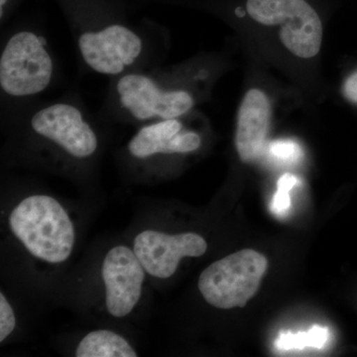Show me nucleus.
<instances>
[{"instance_id": "1", "label": "nucleus", "mask_w": 357, "mask_h": 357, "mask_svg": "<svg viewBox=\"0 0 357 357\" xmlns=\"http://www.w3.org/2000/svg\"><path fill=\"white\" fill-rule=\"evenodd\" d=\"M9 227L34 257L58 264L69 259L76 241L74 225L57 199L34 195L20 202Z\"/></svg>"}, {"instance_id": "2", "label": "nucleus", "mask_w": 357, "mask_h": 357, "mask_svg": "<svg viewBox=\"0 0 357 357\" xmlns=\"http://www.w3.org/2000/svg\"><path fill=\"white\" fill-rule=\"evenodd\" d=\"M267 268V258L261 253L253 249L237 251L202 272L199 292L218 309L243 307L257 293Z\"/></svg>"}, {"instance_id": "3", "label": "nucleus", "mask_w": 357, "mask_h": 357, "mask_svg": "<svg viewBox=\"0 0 357 357\" xmlns=\"http://www.w3.org/2000/svg\"><path fill=\"white\" fill-rule=\"evenodd\" d=\"M53 77V61L43 40L35 33H16L0 58V86L6 95L31 96L48 88Z\"/></svg>"}, {"instance_id": "4", "label": "nucleus", "mask_w": 357, "mask_h": 357, "mask_svg": "<svg viewBox=\"0 0 357 357\" xmlns=\"http://www.w3.org/2000/svg\"><path fill=\"white\" fill-rule=\"evenodd\" d=\"M248 13L263 25H281L280 39L300 58L314 57L321 49L323 25L305 0H248Z\"/></svg>"}, {"instance_id": "5", "label": "nucleus", "mask_w": 357, "mask_h": 357, "mask_svg": "<svg viewBox=\"0 0 357 357\" xmlns=\"http://www.w3.org/2000/svg\"><path fill=\"white\" fill-rule=\"evenodd\" d=\"M116 91L122 107L138 121L178 119L194 105L187 91H166L142 74L121 77Z\"/></svg>"}, {"instance_id": "6", "label": "nucleus", "mask_w": 357, "mask_h": 357, "mask_svg": "<svg viewBox=\"0 0 357 357\" xmlns=\"http://www.w3.org/2000/svg\"><path fill=\"white\" fill-rule=\"evenodd\" d=\"M79 50L91 69L98 74L116 76L139 57L142 40L126 26L110 25L83 33L79 38Z\"/></svg>"}, {"instance_id": "7", "label": "nucleus", "mask_w": 357, "mask_h": 357, "mask_svg": "<svg viewBox=\"0 0 357 357\" xmlns=\"http://www.w3.org/2000/svg\"><path fill=\"white\" fill-rule=\"evenodd\" d=\"M33 131L56 143L75 158H88L98 146V136L81 110L69 103H55L35 112Z\"/></svg>"}, {"instance_id": "8", "label": "nucleus", "mask_w": 357, "mask_h": 357, "mask_svg": "<svg viewBox=\"0 0 357 357\" xmlns=\"http://www.w3.org/2000/svg\"><path fill=\"white\" fill-rule=\"evenodd\" d=\"M206 249V241L194 232L167 234L148 229L138 234L133 243L134 252L145 271L159 279L172 276L183 258L199 257Z\"/></svg>"}, {"instance_id": "9", "label": "nucleus", "mask_w": 357, "mask_h": 357, "mask_svg": "<svg viewBox=\"0 0 357 357\" xmlns=\"http://www.w3.org/2000/svg\"><path fill=\"white\" fill-rule=\"evenodd\" d=\"M145 269L133 249L117 245L103 259L102 276L105 287V306L115 318L133 311L142 294Z\"/></svg>"}, {"instance_id": "10", "label": "nucleus", "mask_w": 357, "mask_h": 357, "mask_svg": "<svg viewBox=\"0 0 357 357\" xmlns=\"http://www.w3.org/2000/svg\"><path fill=\"white\" fill-rule=\"evenodd\" d=\"M177 119H161L140 129L128 144V150L137 159L157 154L189 153L201 146V137L195 132H183Z\"/></svg>"}, {"instance_id": "11", "label": "nucleus", "mask_w": 357, "mask_h": 357, "mask_svg": "<svg viewBox=\"0 0 357 357\" xmlns=\"http://www.w3.org/2000/svg\"><path fill=\"white\" fill-rule=\"evenodd\" d=\"M269 102L259 89H250L238 112L236 144L243 162H252L261 153L269 128Z\"/></svg>"}, {"instance_id": "12", "label": "nucleus", "mask_w": 357, "mask_h": 357, "mask_svg": "<svg viewBox=\"0 0 357 357\" xmlns=\"http://www.w3.org/2000/svg\"><path fill=\"white\" fill-rule=\"evenodd\" d=\"M77 357H136L137 354L121 335L109 330L93 331L83 337Z\"/></svg>"}, {"instance_id": "13", "label": "nucleus", "mask_w": 357, "mask_h": 357, "mask_svg": "<svg viewBox=\"0 0 357 357\" xmlns=\"http://www.w3.org/2000/svg\"><path fill=\"white\" fill-rule=\"evenodd\" d=\"M328 330L323 326H314L307 332L298 333H281L276 342V347L284 351L289 349H304V347H316L323 349L328 342Z\"/></svg>"}, {"instance_id": "14", "label": "nucleus", "mask_w": 357, "mask_h": 357, "mask_svg": "<svg viewBox=\"0 0 357 357\" xmlns=\"http://www.w3.org/2000/svg\"><path fill=\"white\" fill-rule=\"evenodd\" d=\"M298 180L292 174H285L277 183V192L271 204V210L278 217H284L291 208L290 191Z\"/></svg>"}, {"instance_id": "15", "label": "nucleus", "mask_w": 357, "mask_h": 357, "mask_svg": "<svg viewBox=\"0 0 357 357\" xmlns=\"http://www.w3.org/2000/svg\"><path fill=\"white\" fill-rule=\"evenodd\" d=\"M16 326L15 314L3 293L0 294V342L13 333Z\"/></svg>"}, {"instance_id": "16", "label": "nucleus", "mask_w": 357, "mask_h": 357, "mask_svg": "<svg viewBox=\"0 0 357 357\" xmlns=\"http://www.w3.org/2000/svg\"><path fill=\"white\" fill-rule=\"evenodd\" d=\"M270 153L282 161H297L301 156V149L292 141H276L270 144Z\"/></svg>"}, {"instance_id": "17", "label": "nucleus", "mask_w": 357, "mask_h": 357, "mask_svg": "<svg viewBox=\"0 0 357 357\" xmlns=\"http://www.w3.org/2000/svg\"><path fill=\"white\" fill-rule=\"evenodd\" d=\"M344 93L347 100L351 102H357V72L352 74L345 82Z\"/></svg>"}, {"instance_id": "18", "label": "nucleus", "mask_w": 357, "mask_h": 357, "mask_svg": "<svg viewBox=\"0 0 357 357\" xmlns=\"http://www.w3.org/2000/svg\"><path fill=\"white\" fill-rule=\"evenodd\" d=\"M7 0H0V6H1V16L3 13V6H6Z\"/></svg>"}]
</instances>
